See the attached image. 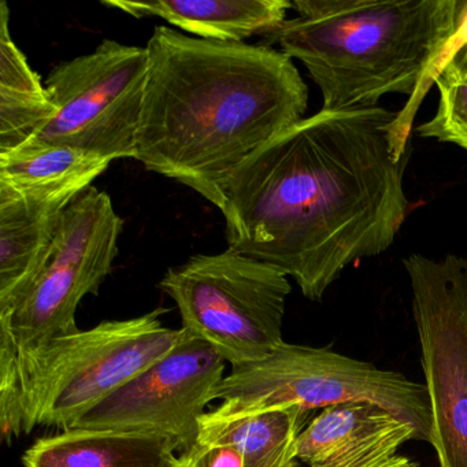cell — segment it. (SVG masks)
Returning <instances> with one entry per match:
<instances>
[{"instance_id":"cell-12","label":"cell","mask_w":467,"mask_h":467,"mask_svg":"<svg viewBox=\"0 0 467 467\" xmlns=\"http://www.w3.org/2000/svg\"><path fill=\"white\" fill-rule=\"evenodd\" d=\"M80 195H24L0 188V314L13 310L39 275L61 215Z\"/></svg>"},{"instance_id":"cell-13","label":"cell","mask_w":467,"mask_h":467,"mask_svg":"<svg viewBox=\"0 0 467 467\" xmlns=\"http://www.w3.org/2000/svg\"><path fill=\"white\" fill-rule=\"evenodd\" d=\"M135 18L160 17L198 39L244 43L277 28L292 9L288 0H103Z\"/></svg>"},{"instance_id":"cell-8","label":"cell","mask_w":467,"mask_h":467,"mask_svg":"<svg viewBox=\"0 0 467 467\" xmlns=\"http://www.w3.org/2000/svg\"><path fill=\"white\" fill-rule=\"evenodd\" d=\"M147 75V48L114 40L61 62L46 80L56 114L31 140L136 158Z\"/></svg>"},{"instance_id":"cell-11","label":"cell","mask_w":467,"mask_h":467,"mask_svg":"<svg viewBox=\"0 0 467 467\" xmlns=\"http://www.w3.org/2000/svg\"><path fill=\"white\" fill-rule=\"evenodd\" d=\"M417 440L414 428L370 401L325 407L300 431L297 461L308 467H379Z\"/></svg>"},{"instance_id":"cell-9","label":"cell","mask_w":467,"mask_h":467,"mask_svg":"<svg viewBox=\"0 0 467 467\" xmlns=\"http://www.w3.org/2000/svg\"><path fill=\"white\" fill-rule=\"evenodd\" d=\"M403 264L431 401V445L440 467H467V258L411 254Z\"/></svg>"},{"instance_id":"cell-1","label":"cell","mask_w":467,"mask_h":467,"mask_svg":"<svg viewBox=\"0 0 467 467\" xmlns=\"http://www.w3.org/2000/svg\"><path fill=\"white\" fill-rule=\"evenodd\" d=\"M398 113L324 110L254 151L229 182V248L277 267L319 302L352 262L379 255L406 220Z\"/></svg>"},{"instance_id":"cell-18","label":"cell","mask_w":467,"mask_h":467,"mask_svg":"<svg viewBox=\"0 0 467 467\" xmlns=\"http://www.w3.org/2000/svg\"><path fill=\"white\" fill-rule=\"evenodd\" d=\"M434 83L439 88V108L431 121L418 127V133L467 151V75L444 65Z\"/></svg>"},{"instance_id":"cell-22","label":"cell","mask_w":467,"mask_h":467,"mask_svg":"<svg viewBox=\"0 0 467 467\" xmlns=\"http://www.w3.org/2000/svg\"><path fill=\"white\" fill-rule=\"evenodd\" d=\"M379 467H420V464L407 456L396 455L395 458Z\"/></svg>"},{"instance_id":"cell-16","label":"cell","mask_w":467,"mask_h":467,"mask_svg":"<svg viewBox=\"0 0 467 467\" xmlns=\"http://www.w3.org/2000/svg\"><path fill=\"white\" fill-rule=\"evenodd\" d=\"M113 161L75 147L29 140L0 152V188L24 195H81Z\"/></svg>"},{"instance_id":"cell-7","label":"cell","mask_w":467,"mask_h":467,"mask_svg":"<svg viewBox=\"0 0 467 467\" xmlns=\"http://www.w3.org/2000/svg\"><path fill=\"white\" fill-rule=\"evenodd\" d=\"M122 225L110 196L95 187L67 207L36 280L12 311L0 314L18 354L78 332V306L99 294L113 270Z\"/></svg>"},{"instance_id":"cell-15","label":"cell","mask_w":467,"mask_h":467,"mask_svg":"<svg viewBox=\"0 0 467 467\" xmlns=\"http://www.w3.org/2000/svg\"><path fill=\"white\" fill-rule=\"evenodd\" d=\"M307 411L281 406L247 414L207 411L201 420L198 444L234 445L244 467H296L297 436Z\"/></svg>"},{"instance_id":"cell-17","label":"cell","mask_w":467,"mask_h":467,"mask_svg":"<svg viewBox=\"0 0 467 467\" xmlns=\"http://www.w3.org/2000/svg\"><path fill=\"white\" fill-rule=\"evenodd\" d=\"M10 10L0 6V152L34 139L56 114L47 87L10 32Z\"/></svg>"},{"instance_id":"cell-14","label":"cell","mask_w":467,"mask_h":467,"mask_svg":"<svg viewBox=\"0 0 467 467\" xmlns=\"http://www.w3.org/2000/svg\"><path fill=\"white\" fill-rule=\"evenodd\" d=\"M165 437L102 429H67L43 437L23 456L24 467H174L180 456Z\"/></svg>"},{"instance_id":"cell-23","label":"cell","mask_w":467,"mask_h":467,"mask_svg":"<svg viewBox=\"0 0 467 467\" xmlns=\"http://www.w3.org/2000/svg\"><path fill=\"white\" fill-rule=\"evenodd\" d=\"M174 467H191V464L190 462H188V459L182 455L180 456L179 463Z\"/></svg>"},{"instance_id":"cell-3","label":"cell","mask_w":467,"mask_h":467,"mask_svg":"<svg viewBox=\"0 0 467 467\" xmlns=\"http://www.w3.org/2000/svg\"><path fill=\"white\" fill-rule=\"evenodd\" d=\"M461 0H296L297 17L261 35L305 65L324 110L376 108L385 95L410 97L398 113L406 152L412 122L456 29Z\"/></svg>"},{"instance_id":"cell-2","label":"cell","mask_w":467,"mask_h":467,"mask_svg":"<svg viewBox=\"0 0 467 467\" xmlns=\"http://www.w3.org/2000/svg\"><path fill=\"white\" fill-rule=\"evenodd\" d=\"M136 158L223 210L229 182L259 147L305 119L308 88L292 58L157 26Z\"/></svg>"},{"instance_id":"cell-10","label":"cell","mask_w":467,"mask_h":467,"mask_svg":"<svg viewBox=\"0 0 467 467\" xmlns=\"http://www.w3.org/2000/svg\"><path fill=\"white\" fill-rule=\"evenodd\" d=\"M225 363L217 349L190 335L73 428L165 437L187 455L198 445L201 420L225 379Z\"/></svg>"},{"instance_id":"cell-20","label":"cell","mask_w":467,"mask_h":467,"mask_svg":"<svg viewBox=\"0 0 467 467\" xmlns=\"http://www.w3.org/2000/svg\"><path fill=\"white\" fill-rule=\"evenodd\" d=\"M185 458L191 467H244L242 453L234 445L198 444Z\"/></svg>"},{"instance_id":"cell-5","label":"cell","mask_w":467,"mask_h":467,"mask_svg":"<svg viewBox=\"0 0 467 467\" xmlns=\"http://www.w3.org/2000/svg\"><path fill=\"white\" fill-rule=\"evenodd\" d=\"M215 400L229 414L281 406H299L308 412L347 401H370L411 425L417 440L431 444V410L425 385L330 348L284 341L262 359L232 368Z\"/></svg>"},{"instance_id":"cell-21","label":"cell","mask_w":467,"mask_h":467,"mask_svg":"<svg viewBox=\"0 0 467 467\" xmlns=\"http://www.w3.org/2000/svg\"><path fill=\"white\" fill-rule=\"evenodd\" d=\"M444 65L458 69L459 72L467 75V2L459 4L458 18H456V29L440 62L439 72ZM437 72V75H439Z\"/></svg>"},{"instance_id":"cell-4","label":"cell","mask_w":467,"mask_h":467,"mask_svg":"<svg viewBox=\"0 0 467 467\" xmlns=\"http://www.w3.org/2000/svg\"><path fill=\"white\" fill-rule=\"evenodd\" d=\"M165 308L103 321L18 354L24 433L72 429L78 420L190 336L162 324Z\"/></svg>"},{"instance_id":"cell-6","label":"cell","mask_w":467,"mask_h":467,"mask_svg":"<svg viewBox=\"0 0 467 467\" xmlns=\"http://www.w3.org/2000/svg\"><path fill=\"white\" fill-rule=\"evenodd\" d=\"M160 288L176 302L182 329L209 343L232 368L255 362L284 343L288 275L228 248L171 267Z\"/></svg>"},{"instance_id":"cell-19","label":"cell","mask_w":467,"mask_h":467,"mask_svg":"<svg viewBox=\"0 0 467 467\" xmlns=\"http://www.w3.org/2000/svg\"><path fill=\"white\" fill-rule=\"evenodd\" d=\"M0 429L12 445L24 433L23 388L18 348L12 333L0 327Z\"/></svg>"}]
</instances>
